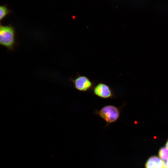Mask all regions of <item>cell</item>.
I'll use <instances>...</instances> for the list:
<instances>
[{
    "instance_id": "5b68a950",
    "label": "cell",
    "mask_w": 168,
    "mask_h": 168,
    "mask_svg": "<svg viewBox=\"0 0 168 168\" xmlns=\"http://www.w3.org/2000/svg\"><path fill=\"white\" fill-rule=\"evenodd\" d=\"M145 167L146 168H166L164 162L156 156L150 157L147 161Z\"/></svg>"
},
{
    "instance_id": "8992f818",
    "label": "cell",
    "mask_w": 168,
    "mask_h": 168,
    "mask_svg": "<svg viewBox=\"0 0 168 168\" xmlns=\"http://www.w3.org/2000/svg\"><path fill=\"white\" fill-rule=\"evenodd\" d=\"M11 13V11L6 5H0V23Z\"/></svg>"
},
{
    "instance_id": "7a4b0ae2",
    "label": "cell",
    "mask_w": 168,
    "mask_h": 168,
    "mask_svg": "<svg viewBox=\"0 0 168 168\" xmlns=\"http://www.w3.org/2000/svg\"><path fill=\"white\" fill-rule=\"evenodd\" d=\"M97 114L109 123H112L116 121L119 116V112L118 108L111 105L104 107L99 110Z\"/></svg>"
},
{
    "instance_id": "9c48e42d",
    "label": "cell",
    "mask_w": 168,
    "mask_h": 168,
    "mask_svg": "<svg viewBox=\"0 0 168 168\" xmlns=\"http://www.w3.org/2000/svg\"><path fill=\"white\" fill-rule=\"evenodd\" d=\"M166 147L168 149V139L167 140L166 144Z\"/></svg>"
},
{
    "instance_id": "3957f363",
    "label": "cell",
    "mask_w": 168,
    "mask_h": 168,
    "mask_svg": "<svg viewBox=\"0 0 168 168\" xmlns=\"http://www.w3.org/2000/svg\"><path fill=\"white\" fill-rule=\"evenodd\" d=\"M70 80L73 83L75 88L81 91H87L91 88L92 85L90 79L83 76H78L75 79H71Z\"/></svg>"
},
{
    "instance_id": "277c9868",
    "label": "cell",
    "mask_w": 168,
    "mask_h": 168,
    "mask_svg": "<svg viewBox=\"0 0 168 168\" xmlns=\"http://www.w3.org/2000/svg\"><path fill=\"white\" fill-rule=\"evenodd\" d=\"M94 92L96 96L102 98H108L112 96L109 87L104 83H100L94 88Z\"/></svg>"
},
{
    "instance_id": "52a82bcc",
    "label": "cell",
    "mask_w": 168,
    "mask_h": 168,
    "mask_svg": "<svg viewBox=\"0 0 168 168\" xmlns=\"http://www.w3.org/2000/svg\"><path fill=\"white\" fill-rule=\"evenodd\" d=\"M159 155L161 159L166 161L168 159V149L166 147H161L159 150Z\"/></svg>"
},
{
    "instance_id": "ba28073f",
    "label": "cell",
    "mask_w": 168,
    "mask_h": 168,
    "mask_svg": "<svg viewBox=\"0 0 168 168\" xmlns=\"http://www.w3.org/2000/svg\"><path fill=\"white\" fill-rule=\"evenodd\" d=\"M165 166L166 168H168V159H167V162H166V163L165 164Z\"/></svg>"
},
{
    "instance_id": "6da1fadb",
    "label": "cell",
    "mask_w": 168,
    "mask_h": 168,
    "mask_svg": "<svg viewBox=\"0 0 168 168\" xmlns=\"http://www.w3.org/2000/svg\"><path fill=\"white\" fill-rule=\"evenodd\" d=\"M16 44L14 28L11 25L0 23V45L6 47L8 51L14 50Z\"/></svg>"
}]
</instances>
